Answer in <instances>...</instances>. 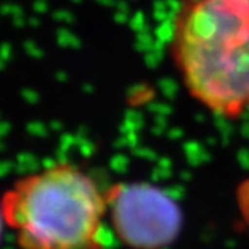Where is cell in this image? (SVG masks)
Wrapping results in <instances>:
<instances>
[{"instance_id": "obj_1", "label": "cell", "mask_w": 249, "mask_h": 249, "mask_svg": "<svg viewBox=\"0 0 249 249\" xmlns=\"http://www.w3.org/2000/svg\"><path fill=\"white\" fill-rule=\"evenodd\" d=\"M170 54L204 108L230 120L249 111V0H180Z\"/></svg>"}, {"instance_id": "obj_2", "label": "cell", "mask_w": 249, "mask_h": 249, "mask_svg": "<svg viewBox=\"0 0 249 249\" xmlns=\"http://www.w3.org/2000/svg\"><path fill=\"white\" fill-rule=\"evenodd\" d=\"M0 207L21 249H104L107 191L71 162L21 177Z\"/></svg>"}, {"instance_id": "obj_3", "label": "cell", "mask_w": 249, "mask_h": 249, "mask_svg": "<svg viewBox=\"0 0 249 249\" xmlns=\"http://www.w3.org/2000/svg\"><path fill=\"white\" fill-rule=\"evenodd\" d=\"M107 218L131 249H164L176 242L183 225L179 204L152 183H119L107 189Z\"/></svg>"}, {"instance_id": "obj_4", "label": "cell", "mask_w": 249, "mask_h": 249, "mask_svg": "<svg viewBox=\"0 0 249 249\" xmlns=\"http://www.w3.org/2000/svg\"><path fill=\"white\" fill-rule=\"evenodd\" d=\"M3 225H5V219H3L2 207H0V239H2V233H3Z\"/></svg>"}]
</instances>
